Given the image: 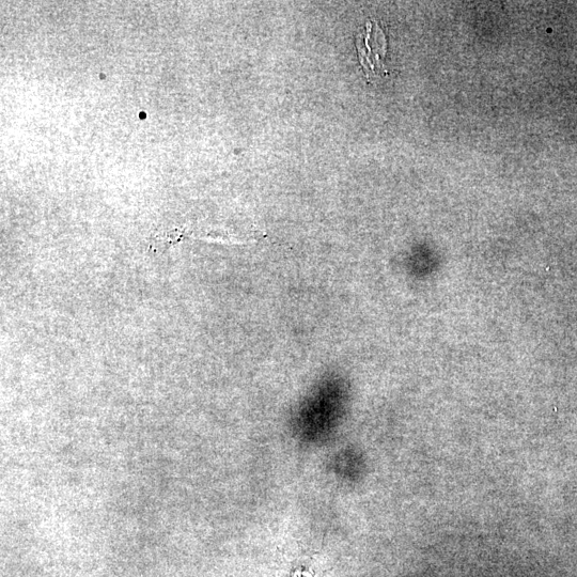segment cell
I'll return each instance as SVG.
<instances>
[{
	"mask_svg": "<svg viewBox=\"0 0 577 577\" xmlns=\"http://www.w3.org/2000/svg\"><path fill=\"white\" fill-rule=\"evenodd\" d=\"M356 49L369 82L388 73L384 65L386 39L377 22L367 23L356 38Z\"/></svg>",
	"mask_w": 577,
	"mask_h": 577,
	"instance_id": "cell-1",
	"label": "cell"
}]
</instances>
